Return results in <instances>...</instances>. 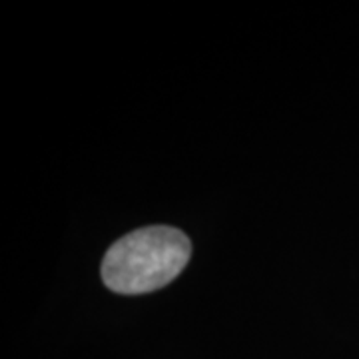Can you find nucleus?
<instances>
[{
	"mask_svg": "<svg viewBox=\"0 0 359 359\" xmlns=\"http://www.w3.org/2000/svg\"><path fill=\"white\" fill-rule=\"evenodd\" d=\"M192 244L184 231L166 226L142 228L118 240L102 262L104 283L116 294H148L186 268Z\"/></svg>",
	"mask_w": 359,
	"mask_h": 359,
	"instance_id": "f257e3e1",
	"label": "nucleus"
}]
</instances>
